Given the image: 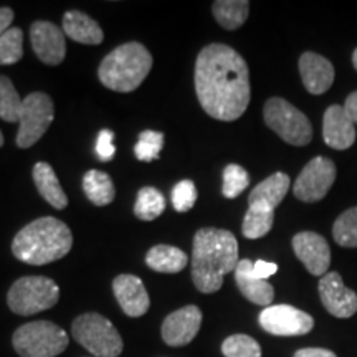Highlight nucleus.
Instances as JSON below:
<instances>
[{"label": "nucleus", "instance_id": "f257e3e1", "mask_svg": "<svg viewBox=\"0 0 357 357\" xmlns=\"http://www.w3.org/2000/svg\"><path fill=\"white\" fill-rule=\"evenodd\" d=\"M195 91L211 118L218 121L242 118L252 95L247 61L229 45H207L195 61Z\"/></svg>", "mask_w": 357, "mask_h": 357}, {"label": "nucleus", "instance_id": "f03ea898", "mask_svg": "<svg viewBox=\"0 0 357 357\" xmlns=\"http://www.w3.org/2000/svg\"><path fill=\"white\" fill-rule=\"evenodd\" d=\"M238 242L223 229H200L192 245V281L200 293L211 294L222 288L223 276L236 270Z\"/></svg>", "mask_w": 357, "mask_h": 357}, {"label": "nucleus", "instance_id": "7ed1b4c3", "mask_svg": "<svg viewBox=\"0 0 357 357\" xmlns=\"http://www.w3.org/2000/svg\"><path fill=\"white\" fill-rule=\"evenodd\" d=\"M73 235L68 225L55 217H42L25 225L12 242V253L26 265L42 266L70 253Z\"/></svg>", "mask_w": 357, "mask_h": 357}, {"label": "nucleus", "instance_id": "20e7f679", "mask_svg": "<svg viewBox=\"0 0 357 357\" xmlns=\"http://www.w3.org/2000/svg\"><path fill=\"white\" fill-rule=\"evenodd\" d=\"M153 68V56L144 45L129 42L119 45L101 61L98 77L108 89L131 93L141 86Z\"/></svg>", "mask_w": 357, "mask_h": 357}, {"label": "nucleus", "instance_id": "39448f33", "mask_svg": "<svg viewBox=\"0 0 357 357\" xmlns=\"http://www.w3.org/2000/svg\"><path fill=\"white\" fill-rule=\"evenodd\" d=\"M70 337L50 321L22 324L12 336V344L20 357H56L68 347Z\"/></svg>", "mask_w": 357, "mask_h": 357}, {"label": "nucleus", "instance_id": "423d86ee", "mask_svg": "<svg viewBox=\"0 0 357 357\" xmlns=\"http://www.w3.org/2000/svg\"><path fill=\"white\" fill-rule=\"evenodd\" d=\"M75 341L96 357H119L123 352V339L108 318L98 312L78 316L71 324Z\"/></svg>", "mask_w": 357, "mask_h": 357}, {"label": "nucleus", "instance_id": "0eeeda50", "mask_svg": "<svg viewBox=\"0 0 357 357\" xmlns=\"http://www.w3.org/2000/svg\"><path fill=\"white\" fill-rule=\"evenodd\" d=\"M60 300V288L47 276H22L12 284L7 305L15 314L32 316L47 311Z\"/></svg>", "mask_w": 357, "mask_h": 357}, {"label": "nucleus", "instance_id": "6e6552de", "mask_svg": "<svg viewBox=\"0 0 357 357\" xmlns=\"http://www.w3.org/2000/svg\"><path fill=\"white\" fill-rule=\"evenodd\" d=\"M266 126L291 146H307L312 139L310 119L283 98H270L263 108Z\"/></svg>", "mask_w": 357, "mask_h": 357}, {"label": "nucleus", "instance_id": "1a4fd4ad", "mask_svg": "<svg viewBox=\"0 0 357 357\" xmlns=\"http://www.w3.org/2000/svg\"><path fill=\"white\" fill-rule=\"evenodd\" d=\"M53 118H55V106H53L52 98L40 91L30 93L24 100L19 121L20 126L17 132V146L22 149L32 147L48 131Z\"/></svg>", "mask_w": 357, "mask_h": 357}, {"label": "nucleus", "instance_id": "9d476101", "mask_svg": "<svg viewBox=\"0 0 357 357\" xmlns=\"http://www.w3.org/2000/svg\"><path fill=\"white\" fill-rule=\"evenodd\" d=\"M336 178V166L328 158H314L306 164L293 185L294 197L312 204L324 199Z\"/></svg>", "mask_w": 357, "mask_h": 357}, {"label": "nucleus", "instance_id": "9b49d317", "mask_svg": "<svg viewBox=\"0 0 357 357\" xmlns=\"http://www.w3.org/2000/svg\"><path fill=\"white\" fill-rule=\"evenodd\" d=\"M260 326L273 336H305L314 328V319L289 305L268 306L260 312Z\"/></svg>", "mask_w": 357, "mask_h": 357}, {"label": "nucleus", "instance_id": "f8f14e48", "mask_svg": "<svg viewBox=\"0 0 357 357\" xmlns=\"http://www.w3.org/2000/svg\"><path fill=\"white\" fill-rule=\"evenodd\" d=\"M294 255L312 276H323L328 273L331 265V250L324 236L314 231H300L293 236Z\"/></svg>", "mask_w": 357, "mask_h": 357}, {"label": "nucleus", "instance_id": "ddd939ff", "mask_svg": "<svg viewBox=\"0 0 357 357\" xmlns=\"http://www.w3.org/2000/svg\"><path fill=\"white\" fill-rule=\"evenodd\" d=\"M30 42L38 60L45 65H60L66 55L65 33L52 22L38 20L30 26Z\"/></svg>", "mask_w": 357, "mask_h": 357}, {"label": "nucleus", "instance_id": "4468645a", "mask_svg": "<svg viewBox=\"0 0 357 357\" xmlns=\"http://www.w3.org/2000/svg\"><path fill=\"white\" fill-rule=\"evenodd\" d=\"M321 303L336 318L346 319L357 312V294L344 284L337 273H326L319 280Z\"/></svg>", "mask_w": 357, "mask_h": 357}, {"label": "nucleus", "instance_id": "2eb2a0df", "mask_svg": "<svg viewBox=\"0 0 357 357\" xmlns=\"http://www.w3.org/2000/svg\"><path fill=\"white\" fill-rule=\"evenodd\" d=\"M202 324V311L197 306L189 305L171 312L162 323V339L167 346L182 347L197 336Z\"/></svg>", "mask_w": 357, "mask_h": 357}, {"label": "nucleus", "instance_id": "dca6fc26", "mask_svg": "<svg viewBox=\"0 0 357 357\" xmlns=\"http://www.w3.org/2000/svg\"><path fill=\"white\" fill-rule=\"evenodd\" d=\"M113 291L119 306L129 318L144 316L151 306L144 283L134 275H119L113 281Z\"/></svg>", "mask_w": 357, "mask_h": 357}, {"label": "nucleus", "instance_id": "f3484780", "mask_svg": "<svg viewBox=\"0 0 357 357\" xmlns=\"http://www.w3.org/2000/svg\"><path fill=\"white\" fill-rule=\"evenodd\" d=\"M323 137L329 147L336 151H344L354 144L356 124L351 121L344 108L333 105L326 109L323 119Z\"/></svg>", "mask_w": 357, "mask_h": 357}, {"label": "nucleus", "instance_id": "a211bd4d", "mask_svg": "<svg viewBox=\"0 0 357 357\" xmlns=\"http://www.w3.org/2000/svg\"><path fill=\"white\" fill-rule=\"evenodd\" d=\"M300 75L303 84L311 95H324L334 83L333 63L314 52H306L301 55Z\"/></svg>", "mask_w": 357, "mask_h": 357}, {"label": "nucleus", "instance_id": "6ab92c4d", "mask_svg": "<svg viewBox=\"0 0 357 357\" xmlns=\"http://www.w3.org/2000/svg\"><path fill=\"white\" fill-rule=\"evenodd\" d=\"M235 281L240 293L253 305L268 307L275 298V289L266 280H260L253 275V263L240 260L235 270Z\"/></svg>", "mask_w": 357, "mask_h": 357}, {"label": "nucleus", "instance_id": "aec40b11", "mask_svg": "<svg viewBox=\"0 0 357 357\" xmlns=\"http://www.w3.org/2000/svg\"><path fill=\"white\" fill-rule=\"evenodd\" d=\"M63 33L78 43L100 45L105 40L101 26L79 10H70L63 17Z\"/></svg>", "mask_w": 357, "mask_h": 357}, {"label": "nucleus", "instance_id": "412c9836", "mask_svg": "<svg viewBox=\"0 0 357 357\" xmlns=\"http://www.w3.org/2000/svg\"><path fill=\"white\" fill-rule=\"evenodd\" d=\"M33 181L40 192V195L47 200L56 211H63L68 205V197L61 189L55 171L50 164L37 162L33 167Z\"/></svg>", "mask_w": 357, "mask_h": 357}, {"label": "nucleus", "instance_id": "4be33fe9", "mask_svg": "<svg viewBox=\"0 0 357 357\" xmlns=\"http://www.w3.org/2000/svg\"><path fill=\"white\" fill-rule=\"evenodd\" d=\"M289 177L283 172H276L273 176H270L265 181L260 182L255 189L250 192L248 204H260L266 205V207L275 208L281 204V200L284 199V195L289 190Z\"/></svg>", "mask_w": 357, "mask_h": 357}, {"label": "nucleus", "instance_id": "5701e85b", "mask_svg": "<svg viewBox=\"0 0 357 357\" xmlns=\"http://www.w3.org/2000/svg\"><path fill=\"white\" fill-rule=\"evenodd\" d=\"M146 263L151 270L159 273H178L187 266L189 257L171 245H155L147 252Z\"/></svg>", "mask_w": 357, "mask_h": 357}, {"label": "nucleus", "instance_id": "b1692460", "mask_svg": "<svg viewBox=\"0 0 357 357\" xmlns=\"http://www.w3.org/2000/svg\"><path fill=\"white\" fill-rule=\"evenodd\" d=\"M83 190L86 194L89 202H93L98 207H105L114 200L116 190L111 177L106 172L91 169L84 174L83 177Z\"/></svg>", "mask_w": 357, "mask_h": 357}, {"label": "nucleus", "instance_id": "393cba45", "mask_svg": "<svg viewBox=\"0 0 357 357\" xmlns=\"http://www.w3.org/2000/svg\"><path fill=\"white\" fill-rule=\"evenodd\" d=\"M212 12L218 25L225 30H236L247 22L250 3L247 0H217L213 2Z\"/></svg>", "mask_w": 357, "mask_h": 357}, {"label": "nucleus", "instance_id": "a878e982", "mask_svg": "<svg viewBox=\"0 0 357 357\" xmlns=\"http://www.w3.org/2000/svg\"><path fill=\"white\" fill-rule=\"evenodd\" d=\"M275 222V211L260 204H248V211L245 213L242 231L243 236L250 240H257L265 236L271 230Z\"/></svg>", "mask_w": 357, "mask_h": 357}, {"label": "nucleus", "instance_id": "bb28decb", "mask_svg": "<svg viewBox=\"0 0 357 357\" xmlns=\"http://www.w3.org/2000/svg\"><path fill=\"white\" fill-rule=\"evenodd\" d=\"M166 211V199L154 187H142L137 194L136 205H134V215L139 220L151 222L162 215Z\"/></svg>", "mask_w": 357, "mask_h": 357}, {"label": "nucleus", "instance_id": "cd10ccee", "mask_svg": "<svg viewBox=\"0 0 357 357\" xmlns=\"http://www.w3.org/2000/svg\"><path fill=\"white\" fill-rule=\"evenodd\" d=\"M24 100L19 96L12 79L0 75V118L7 123L20 121Z\"/></svg>", "mask_w": 357, "mask_h": 357}, {"label": "nucleus", "instance_id": "c85d7f7f", "mask_svg": "<svg viewBox=\"0 0 357 357\" xmlns=\"http://www.w3.org/2000/svg\"><path fill=\"white\" fill-rule=\"evenodd\" d=\"M333 236L341 247L357 248V207L349 208L336 218L333 225Z\"/></svg>", "mask_w": 357, "mask_h": 357}, {"label": "nucleus", "instance_id": "c756f323", "mask_svg": "<svg viewBox=\"0 0 357 357\" xmlns=\"http://www.w3.org/2000/svg\"><path fill=\"white\" fill-rule=\"evenodd\" d=\"M24 55V33L17 26L8 29L0 37V65H13Z\"/></svg>", "mask_w": 357, "mask_h": 357}, {"label": "nucleus", "instance_id": "7c9ffc66", "mask_svg": "<svg viewBox=\"0 0 357 357\" xmlns=\"http://www.w3.org/2000/svg\"><path fill=\"white\" fill-rule=\"evenodd\" d=\"M222 352L225 357H261L260 344L247 334L227 337L222 344Z\"/></svg>", "mask_w": 357, "mask_h": 357}, {"label": "nucleus", "instance_id": "2f4dec72", "mask_svg": "<svg viewBox=\"0 0 357 357\" xmlns=\"http://www.w3.org/2000/svg\"><path fill=\"white\" fill-rule=\"evenodd\" d=\"M164 146V134L147 129L142 131L139 139H137L136 146H134V155L142 162H153V160L159 159L160 151Z\"/></svg>", "mask_w": 357, "mask_h": 357}, {"label": "nucleus", "instance_id": "473e14b6", "mask_svg": "<svg viewBox=\"0 0 357 357\" xmlns=\"http://www.w3.org/2000/svg\"><path fill=\"white\" fill-rule=\"evenodd\" d=\"M250 184V176L238 164H229L223 171V187L222 194L227 199L238 197Z\"/></svg>", "mask_w": 357, "mask_h": 357}, {"label": "nucleus", "instance_id": "72a5a7b5", "mask_svg": "<svg viewBox=\"0 0 357 357\" xmlns=\"http://www.w3.org/2000/svg\"><path fill=\"white\" fill-rule=\"evenodd\" d=\"M197 202V187L192 181L177 182L172 189V205L177 212H187Z\"/></svg>", "mask_w": 357, "mask_h": 357}, {"label": "nucleus", "instance_id": "f704fd0d", "mask_svg": "<svg viewBox=\"0 0 357 357\" xmlns=\"http://www.w3.org/2000/svg\"><path fill=\"white\" fill-rule=\"evenodd\" d=\"M96 154L102 162H109L114 158V132L111 129H101L96 139Z\"/></svg>", "mask_w": 357, "mask_h": 357}, {"label": "nucleus", "instance_id": "c9c22d12", "mask_svg": "<svg viewBox=\"0 0 357 357\" xmlns=\"http://www.w3.org/2000/svg\"><path fill=\"white\" fill-rule=\"evenodd\" d=\"M278 271V265L276 263H270L265 260H258L253 263V275L260 280H268Z\"/></svg>", "mask_w": 357, "mask_h": 357}, {"label": "nucleus", "instance_id": "e433bc0d", "mask_svg": "<svg viewBox=\"0 0 357 357\" xmlns=\"http://www.w3.org/2000/svg\"><path fill=\"white\" fill-rule=\"evenodd\" d=\"M293 357H337L333 351L321 349V347H305L294 352Z\"/></svg>", "mask_w": 357, "mask_h": 357}, {"label": "nucleus", "instance_id": "4c0bfd02", "mask_svg": "<svg viewBox=\"0 0 357 357\" xmlns=\"http://www.w3.org/2000/svg\"><path fill=\"white\" fill-rule=\"evenodd\" d=\"M13 22V10L8 7H0V37L12 29L10 24Z\"/></svg>", "mask_w": 357, "mask_h": 357}, {"label": "nucleus", "instance_id": "58836bf2", "mask_svg": "<svg viewBox=\"0 0 357 357\" xmlns=\"http://www.w3.org/2000/svg\"><path fill=\"white\" fill-rule=\"evenodd\" d=\"M344 111L351 118V121L357 124V91L351 93L344 102Z\"/></svg>", "mask_w": 357, "mask_h": 357}, {"label": "nucleus", "instance_id": "ea45409f", "mask_svg": "<svg viewBox=\"0 0 357 357\" xmlns=\"http://www.w3.org/2000/svg\"><path fill=\"white\" fill-rule=\"evenodd\" d=\"M352 63H354V68L357 70V48H356V52L352 53Z\"/></svg>", "mask_w": 357, "mask_h": 357}, {"label": "nucleus", "instance_id": "a19ab883", "mask_svg": "<svg viewBox=\"0 0 357 357\" xmlns=\"http://www.w3.org/2000/svg\"><path fill=\"white\" fill-rule=\"evenodd\" d=\"M3 146V134H2V131H0V147Z\"/></svg>", "mask_w": 357, "mask_h": 357}]
</instances>
